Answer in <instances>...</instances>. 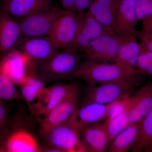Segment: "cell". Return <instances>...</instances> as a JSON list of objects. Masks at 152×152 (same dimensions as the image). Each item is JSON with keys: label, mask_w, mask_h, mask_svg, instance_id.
I'll list each match as a JSON object with an SVG mask.
<instances>
[{"label": "cell", "mask_w": 152, "mask_h": 152, "mask_svg": "<svg viewBox=\"0 0 152 152\" xmlns=\"http://www.w3.org/2000/svg\"><path fill=\"white\" fill-rule=\"evenodd\" d=\"M121 39L116 34H107L95 39L84 53L85 59L101 63L115 62L118 54Z\"/></svg>", "instance_id": "cell-8"}, {"label": "cell", "mask_w": 152, "mask_h": 152, "mask_svg": "<svg viewBox=\"0 0 152 152\" xmlns=\"http://www.w3.org/2000/svg\"><path fill=\"white\" fill-rule=\"evenodd\" d=\"M119 36L121 39V44L114 63L131 72H138L136 67L140 53L141 47L137 34Z\"/></svg>", "instance_id": "cell-19"}, {"label": "cell", "mask_w": 152, "mask_h": 152, "mask_svg": "<svg viewBox=\"0 0 152 152\" xmlns=\"http://www.w3.org/2000/svg\"><path fill=\"white\" fill-rule=\"evenodd\" d=\"M136 0H121L114 23V33L118 35L135 34L137 23Z\"/></svg>", "instance_id": "cell-18"}, {"label": "cell", "mask_w": 152, "mask_h": 152, "mask_svg": "<svg viewBox=\"0 0 152 152\" xmlns=\"http://www.w3.org/2000/svg\"><path fill=\"white\" fill-rule=\"evenodd\" d=\"M75 85L58 83L46 87L30 109L31 112L37 116L45 118L69 94Z\"/></svg>", "instance_id": "cell-11"}, {"label": "cell", "mask_w": 152, "mask_h": 152, "mask_svg": "<svg viewBox=\"0 0 152 152\" xmlns=\"http://www.w3.org/2000/svg\"><path fill=\"white\" fill-rule=\"evenodd\" d=\"M80 138L85 151H107L111 143L105 124L99 123L80 129Z\"/></svg>", "instance_id": "cell-12"}, {"label": "cell", "mask_w": 152, "mask_h": 152, "mask_svg": "<svg viewBox=\"0 0 152 152\" xmlns=\"http://www.w3.org/2000/svg\"><path fill=\"white\" fill-rule=\"evenodd\" d=\"M139 129V123L129 125L115 137L107 151L126 152L132 149L137 140Z\"/></svg>", "instance_id": "cell-23"}, {"label": "cell", "mask_w": 152, "mask_h": 152, "mask_svg": "<svg viewBox=\"0 0 152 152\" xmlns=\"http://www.w3.org/2000/svg\"><path fill=\"white\" fill-rule=\"evenodd\" d=\"M62 9L67 12H75L74 0H59Z\"/></svg>", "instance_id": "cell-30"}, {"label": "cell", "mask_w": 152, "mask_h": 152, "mask_svg": "<svg viewBox=\"0 0 152 152\" xmlns=\"http://www.w3.org/2000/svg\"><path fill=\"white\" fill-rule=\"evenodd\" d=\"M142 30L144 33H152V15L142 21Z\"/></svg>", "instance_id": "cell-31"}, {"label": "cell", "mask_w": 152, "mask_h": 152, "mask_svg": "<svg viewBox=\"0 0 152 152\" xmlns=\"http://www.w3.org/2000/svg\"><path fill=\"white\" fill-rule=\"evenodd\" d=\"M46 81L36 71L29 75L19 85L21 95L30 110L46 87Z\"/></svg>", "instance_id": "cell-22"}, {"label": "cell", "mask_w": 152, "mask_h": 152, "mask_svg": "<svg viewBox=\"0 0 152 152\" xmlns=\"http://www.w3.org/2000/svg\"><path fill=\"white\" fill-rule=\"evenodd\" d=\"M64 12L62 9L52 6L47 10L18 20L22 38L49 37L58 18Z\"/></svg>", "instance_id": "cell-6"}, {"label": "cell", "mask_w": 152, "mask_h": 152, "mask_svg": "<svg viewBox=\"0 0 152 152\" xmlns=\"http://www.w3.org/2000/svg\"><path fill=\"white\" fill-rule=\"evenodd\" d=\"M23 38L19 42L20 51L35 64L46 61L58 51L49 37Z\"/></svg>", "instance_id": "cell-14"}, {"label": "cell", "mask_w": 152, "mask_h": 152, "mask_svg": "<svg viewBox=\"0 0 152 152\" xmlns=\"http://www.w3.org/2000/svg\"><path fill=\"white\" fill-rule=\"evenodd\" d=\"M152 147V109L139 122V129L132 152H140Z\"/></svg>", "instance_id": "cell-24"}, {"label": "cell", "mask_w": 152, "mask_h": 152, "mask_svg": "<svg viewBox=\"0 0 152 152\" xmlns=\"http://www.w3.org/2000/svg\"><path fill=\"white\" fill-rule=\"evenodd\" d=\"M85 13L64 11L58 18L49 37L58 50L72 46L81 27Z\"/></svg>", "instance_id": "cell-5"}, {"label": "cell", "mask_w": 152, "mask_h": 152, "mask_svg": "<svg viewBox=\"0 0 152 152\" xmlns=\"http://www.w3.org/2000/svg\"><path fill=\"white\" fill-rule=\"evenodd\" d=\"M138 22L152 15V0H136Z\"/></svg>", "instance_id": "cell-27"}, {"label": "cell", "mask_w": 152, "mask_h": 152, "mask_svg": "<svg viewBox=\"0 0 152 152\" xmlns=\"http://www.w3.org/2000/svg\"><path fill=\"white\" fill-rule=\"evenodd\" d=\"M140 74L128 75L99 86H89L83 102L110 104L126 99L139 84Z\"/></svg>", "instance_id": "cell-2"}, {"label": "cell", "mask_w": 152, "mask_h": 152, "mask_svg": "<svg viewBox=\"0 0 152 152\" xmlns=\"http://www.w3.org/2000/svg\"><path fill=\"white\" fill-rule=\"evenodd\" d=\"M92 0H74L75 10L77 13H83L88 10Z\"/></svg>", "instance_id": "cell-29"}, {"label": "cell", "mask_w": 152, "mask_h": 152, "mask_svg": "<svg viewBox=\"0 0 152 152\" xmlns=\"http://www.w3.org/2000/svg\"><path fill=\"white\" fill-rule=\"evenodd\" d=\"M2 70L15 84H20L29 75L37 71L35 63L20 50H15L3 57Z\"/></svg>", "instance_id": "cell-9"}, {"label": "cell", "mask_w": 152, "mask_h": 152, "mask_svg": "<svg viewBox=\"0 0 152 152\" xmlns=\"http://www.w3.org/2000/svg\"><path fill=\"white\" fill-rule=\"evenodd\" d=\"M43 137L46 145L61 152H86L81 141L80 129L70 121L53 128Z\"/></svg>", "instance_id": "cell-7"}, {"label": "cell", "mask_w": 152, "mask_h": 152, "mask_svg": "<svg viewBox=\"0 0 152 152\" xmlns=\"http://www.w3.org/2000/svg\"><path fill=\"white\" fill-rule=\"evenodd\" d=\"M137 36L142 47L152 52V33L137 32Z\"/></svg>", "instance_id": "cell-28"}, {"label": "cell", "mask_w": 152, "mask_h": 152, "mask_svg": "<svg viewBox=\"0 0 152 152\" xmlns=\"http://www.w3.org/2000/svg\"><path fill=\"white\" fill-rule=\"evenodd\" d=\"M111 142L121 132L130 125L129 112L125 104L118 113L110 116L105 123Z\"/></svg>", "instance_id": "cell-25"}, {"label": "cell", "mask_w": 152, "mask_h": 152, "mask_svg": "<svg viewBox=\"0 0 152 152\" xmlns=\"http://www.w3.org/2000/svg\"></svg>", "instance_id": "cell-35"}, {"label": "cell", "mask_w": 152, "mask_h": 152, "mask_svg": "<svg viewBox=\"0 0 152 152\" xmlns=\"http://www.w3.org/2000/svg\"><path fill=\"white\" fill-rule=\"evenodd\" d=\"M22 38L19 20L0 10V55L5 56L15 50Z\"/></svg>", "instance_id": "cell-13"}, {"label": "cell", "mask_w": 152, "mask_h": 152, "mask_svg": "<svg viewBox=\"0 0 152 152\" xmlns=\"http://www.w3.org/2000/svg\"><path fill=\"white\" fill-rule=\"evenodd\" d=\"M107 34H115L112 30L101 24L87 11L75 40L69 48L84 53L93 41Z\"/></svg>", "instance_id": "cell-15"}, {"label": "cell", "mask_w": 152, "mask_h": 152, "mask_svg": "<svg viewBox=\"0 0 152 152\" xmlns=\"http://www.w3.org/2000/svg\"><path fill=\"white\" fill-rule=\"evenodd\" d=\"M137 73L139 72H129L115 63L97 62L85 59L71 79H80L86 82L88 86H94Z\"/></svg>", "instance_id": "cell-3"}, {"label": "cell", "mask_w": 152, "mask_h": 152, "mask_svg": "<svg viewBox=\"0 0 152 152\" xmlns=\"http://www.w3.org/2000/svg\"><path fill=\"white\" fill-rule=\"evenodd\" d=\"M80 91L76 84L70 92L48 115L42 118L39 132L43 137L49 131L69 120L80 105Z\"/></svg>", "instance_id": "cell-4"}, {"label": "cell", "mask_w": 152, "mask_h": 152, "mask_svg": "<svg viewBox=\"0 0 152 152\" xmlns=\"http://www.w3.org/2000/svg\"><path fill=\"white\" fill-rule=\"evenodd\" d=\"M6 109L3 105L1 102H0V128L2 126L6 120Z\"/></svg>", "instance_id": "cell-33"}, {"label": "cell", "mask_w": 152, "mask_h": 152, "mask_svg": "<svg viewBox=\"0 0 152 152\" xmlns=\"http://www.w3.org/2000/svg\"><path fill=\"white\" fill-rule=\"evenodd\" d=\"M6 150L10 152H42V147L32 134L24 129L16 131L9 137Z\"/></svg>", "instance_id": "cell-21"}, {"label": "cell", "mask_w": 152, "mask_h": 152, "mask_svg": "<svg viewBox=\"0 0 152 152\" xmlns=\"http://www.w3.org/2000/svg\"><path fill=\"white\" fill-rule=\"evenodd\" d=\"M120 1L92 0L87 12L101 24L113 31L116 15Z\"/></svg>", "instance_id": "cell-20"}, {"label": "cell", "mask_w": 152, "mask_h": 152, "mask_svg": "<svg viewBox=\"0 0 152 152\" xmlns=\"http://www.w3.org/2000/svg\"><path fill=\"white\" fill-rule=\"evenodd\" d=\"M82 57L79 52L70 48L58 51L48 59L36 64L37 71L46 82L71 79L81 63Z\"/></svg>", "instance_id": "cell-1"}, {"label": "cell", "mask_w": 152, "mask_h": 152, "mask_svg": "<svg viewBox=\"0 0 152 152\" xmlns=\"http://www.w3.org/2000/svg\"><path fill=\"white\" fill-rule=\"evenodd\" d=\"M148 61L145 74L148 75L152 76V52L148 50Z\"/></svg>", "instance_id": "cell-32"}, {"label": "cell", "mask_w": 152, "mask_h": 152, "mask_svg": "<svg viewBox=\"0 0 152 152\" xmlns=\"http://www.w3.org/2000/svg\"><path fill=\"white\" fill-rule=\"evenodd\" d=\"M52 3V0H1L0 10L20 20L48 10Z\"/></svg>", "instance_id": "cell-16"}, {"label": "cell", "mask_w": 152, "mask_h": 152, "mask_svg": "<svg viewBox=\"0 0 152 152\" xmlns=\"http://www.w3.org/2000/svg\"><path fill=\"white\" fill-rule=\"evenodd\" d=\"M119 102L110 104L83 102L69 121L80 129L88 125L101 123L110 117Z\"/></svg>", "instance_id": "cell-10"}, {"label": "cell", "mask_w": 152, "mask_h": 152, "mask_svg": "<svg viewBox=\"0 0 152 152\" xmlns=\"http://www.w3.org/2000/svg\"><path fill=\"white\" fill-rule=\"evenodd\" d=\"M1 101L0 100V102H1Z\"/></svg>", "instance_id": "cell-34"}, {"label": "cell", "mask_w": 152, "mask_h": 152, "mask_svg": "<svg viewBox=\"0 0 152 152\" xmlns=\"http://www.w3.org/2000/svg\"><path fill=\"white\" fill-rule=\"evenodd\" d=\"M130 124L138 123L152 109V83L141 88L125 100Z\"/></svg>", "instance_id": "cell-17"}, {"label": "cell", "mask_w": 152, "mask_h": 152, "mask_svg": "<svg viewBox=\"0 0 152 152\" xmlns=\"http://www.w3.org/2000/svg\"><path fill=\"white\" fill-rule=\"evenodd\" d=\"M21 96L16 84L3 72L0 60V100L1 101L18 99Z\"/></svg>", "instance_id": "cell-26"}]
</instances>
